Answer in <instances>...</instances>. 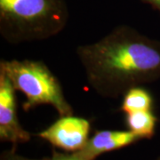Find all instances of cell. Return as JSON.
<instances>
[{
    "mask_svg": "<svg viewBox=\"0 0 160 160\" xmlns=\"http://www.w3.org/2000/svg\"><path fill=\"white\" fill-rule=\"evenodd\" d=\"M68 21L66 0H0V33L12 45L48 39Z\"/></svg>",
    "mask_w": 160,
    "mask_h": 160,
    "instance_id": "2",
    "label": "cell"
},
{
    "mask_svg": "<svg viewBox=\"0 0 160 160\" xmlns=\"http://www.w3.org/2000/svg\"><path fill=\"white\" fill-rule=\"evenodd\" d=\"M44 160H86L83 156H81L78 151H75L70 154L60 153L57 151H52L50 158H45Z\"/></svg>",
    "mask_w": 160,
    "mask_h": 160,
    "instance_id": "9",
    "label": "cell"
},
{
    "mask_svg": "<svg viewBox=\"0 0 160 160\" xmlns=\"http://www.w3.org/2000/svg\"><path fill=\"white\" fill-rule=\"evenodd\" d=\"M158 118L152 110H141L126 114V124L129 130L140 139L154 136Z\"/></svg>",
    "mask_w": 160,
    "mask_h": 160,
    "instance_id": "7",
    "label": "cell"
},
{
    "mask_svg": "<svg viewBox=\"0 0 160 160\" xmlns=\"http://www.w3.org/2000/svg\"><path fill=\"white\" fill-rule=\"evenodd\" d=\"M0 71L8 78L15 91L22 92L26 97L22 104L25 111L45 104L53 107L61 117L73 114L59 80L44 62L2 60Z\"/></svg>",
    "mask_w": 160,
    "mask_h": 160,
    "instance_id": "3",
    "label": "cell"
},
{
    "mask_svg": "<svg viewBox=\"0 0 160 160\" xmlns=\"http://www.w3.org/2000/svg\"><path fill=\"white\" fill-rule=\"evenodd\" d=\"M90 122L72 115L62 116L57 121L38 134L54 147L68 152L82 149L88 141Z\"/></svg>",
    "mask_w": 160,
    "mask_h": 160,
    "instance_id": "4",
    "label": "cell"
},
{
    "mask_svg": "<svg viewBox=\"0 0 160 160\" xmlns=\"http://www.w3.org/2000/svg\"><path fill=\"white\" fill-rule=\"evenodd\" d=\"M144 3L149 4L155 9H157L160 13V0H142Z\"/></svg>",
    "mask_w": 160,
    "mask_h": 160,
    "instance_id": "11",
    "label": "cell"
},
{
    "mask_svg": "<svg viewBox=\"0 0 160 160\" xmlns=\"http://www.w3.org/2000/svg\"><path fill=\"white\" fill-rule=\"evenodd\" d=\"M141 140L135 133L129 131L103 130L95 132L89 138L86 145L78 150L86 160H94L100 155L119 149Z\"/></svg>",
    "mask_w": 160,
    "mask_h": 160,
    "instance_id": "6",
    "label": "cell"
},
{
    "mask_svg": "<svg viewBox=\"0 0 160 160\" xmlns=\"http://www.w3.org/2000/svg\"><path fill=\"white\" fill-rule=\"evenodd\" d=\"M0 140L14 147L30 140V133L21 126L18 119L15 89L10 80L0 71Z\"/></svg>",
    "mask_w": 160,
    "mask_h": 160,
    "instance_id": "5",
    "label": "cell"
},
{
    "mask_svg": "<svg viewBox=\"0 0 160 160\" xmlns=\"http://www.w3.org/2000/svg\"><path fill=\"white\" fill-rule=\"evenodd\" d=\"M1 160H38V159H30L28 158H24L22 156H20L15 153V151L13 149L12 150H7L3 152V154L1 156ZM40 160H44L40 159Z\"/></svg>",
    "mask_w": 160,
    "mask_h": 160,
    "instance_id": "10",
    "label": "cell"
},
{
    "mask_svg": "<svg viewBox=\"0 0 160 160\" xmlns=\"http://www.w3.org/2000/svg\"><path fill=\"white\" fill-rule=\"evenodd\" d=\"M157 160H160V158H158V159H157Z\"/></svg>",
    "mask_w": 160,
    "mask_h": 160,
    "instance_id": "12",
    "label": "cell"
},
{
    "mask_svg": "<svg viewBox=\"0 0 160 160\" xmlns=\"http://www.w3.org/2000/svg\"><path fill=\"white\" fill-rule=\"evenodd\" d=\"M76 53L88 85L101 96L118 98L160 78V41L127 25L116 27Z\"/></svg>",
    "mask_w": 160,
    "mask_h": 160,
    "instance_id": "1",
    "label": "cell"
},
{
    "mask_svg": "<svg viewBox=\"0 0 160 160\" xmlns=\"http://www.w3.org/2000/svg\"><path fill=\"white\" fill-rule=\"evenodd\" d=\"M152 106L153 97L150 92L142 86H137L131 88L124 94L121 110L128 114L134 111L152 110Z\"/></svg>",
    "mask_w": 160,
    "mask_h": 160,
    "instance_id": "8",
    "label": "cell"
}]
</instances>
